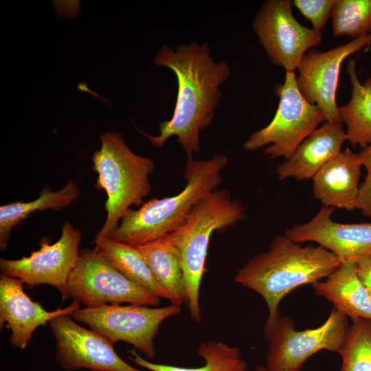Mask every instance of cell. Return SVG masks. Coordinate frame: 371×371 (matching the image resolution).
Segmentation results:
<instances>
[{
  "label": "cell",
  "instance_id": "6da1fadb",
  "mask_svg": "<svg viewBox=\"0 0 371 371\" xmlns=\"http://www.w3.org/2000/svg\"><path fill=\"white\" fill-rule=\"evenodd\" d=\"M154 63L172 70L177 81V95L172 116L159 124V135H150L136 126L153 146L161 148L171 137L193 158L200 150V132L213 121L221 98V85L227 81L231 69L225 61L216 62L207 43L181 44L175 49L163 45Z\"/></svg>",
  "mask_w": 371,
  "mask_h": 371
},
{
  "label": "cell",
  "instance_id": "7a4b0ae2",
  "mask_svg": "<svg viewBox=\"0 0 371 371\" xmlns=\"http://www.w3.org/2000/svg\"><path fill=\"white\" fill-rule=\"evenodd\" d=\"M341 264L322 246H302L285 234H278L267 251L254 255L238 269L234 280L265 300L269 310L265 325H269L280 315L278 306L287 294L326 278Z\"/></svg>",
  "mask_w": 371,
  "mask_h": 371
},
{
  "label": "cell",
  "instance_id": "3957f363",
  "mask_svg": "<svg viewBox=\"0 0 371 371\" xmlns=\"http://www.w3.org/2000/svg\"><path fill=\"white\" fill-rule=\"evenodd\" d=\"M227 164V157L220 155L207 160L188 159L183 190L172 196L151 199L137 210L130 208L108 238L137 246L175 232L186 222L195 204L218 189Z\"/></svg>",
  "mask_w": 371,
  "mask_h": 371
},
{
  "label": "cell",
  "instance_id": "277c9868",
  "mask_svg": "<svg viewBox=\"0 0 371 371\" xmlns=\"http://www.w3.org/2000/svg\"><path fill=\"white\" fill-rule=\"evenodd\" d=\"M100 149L91 156L98 174L95 188L106 192V221L95 238H106L118 226L133 205L140 207L151 189L149 176L154 161L138 155L126 144L120 133L105 132L100 136Z\"/></svg>",
  "mask_w": 371,
  "mask_h": 371
},
{
  "label": "cell",
  "instance_id": "5b68a950",
  "mask_svg": "<svg viewBox=\"0 0 371 371\" xmlns=\"http://www.w3.org/2000/svg\"><path fill=\"white\" fill-rule=\"evenodd\" d=\"M245 217L241 201L228 190L216 189L195 204L186 222L170 233L180 258L190 317L195 322L201 321L199 291L211 236Z\"/></svg>",
  "mask_w": 371,
  "mask_h": 371
},
{
  "label": "cell",
  "instance_id": "8992f818",
  "mask_svg": "<svg viewBox=\"0 0 371 371\" xmlns=\"http://www.w3.org/2000/svg\"><path fill=\"white\" fill-rule=\"evenodd\" d=\"M274 91L280 98L275 116L267 126L253 133L243 147L254 151L271 144L265 155L286 159L326 120L322 110L301 94L294 72H286L284 82L277 85Z\"/></svg>",
  "mask_w": 371,
  "mask_h": 371
},
{
  "label": "cell",
  "instance_id": "52a82bcc",
  "mask_svg": "<svg viewBox=\"0 0 371 371\" xmlns=\"http://www.w3.org/2000/svg\"><path fill=\"white\" fill-rule=\"evenodd\" d=\"M349 326L348 317L335 308L322 325L304 330H296L290 317L279 315L264 329L269 342L267 371H300L306 361L322 350L339 354Z\"/></svg>",
  "mask_w": 371,
  "mask_h": 371
},
{
  "label": "cell",
  "instance_id": "ba28073f",
  "mask_svg": "<svg viewBox=\"0 0 371 371\" xmlns=\"http://www.w3.org/2000/svg\"><path fill=\"white\" fill-rule=\"evenodd\" d=\"M68 297L86 307L122 303L153 306L160 303L159 297L124 276L95 247L80 250L67 283L65 299Z\"/></svg>",
  "mask_w": 371,
  "mask_h": 371
},
{
  "label": "cell",
  "instance_id": "9c48e42d",
  "mask_svg": "<svg viewBox=\"0 0 371 371\" xmlns=\"http://www.w3.org/2000/svg\"><path fill=\"white\" fill-rule=\"evenodd\" d=\"M181 306L164 307L129 304H104L78 308L71 316L114 344L127 342L146 358L155 355L154 339L161 323L180 313Z\"/></svg>",
  "mask_w": 371,
  "mask_h": 371
},
{
  "label": "cell",
  "instance_id": "30bf717a",
  "mask_svg": "<svg viewBox=\"0 0 371 371\" xmlns=\"http://www.w3.org/2000/svg\"><path fill=\"white\" fill-rule=\"evenodd\" d=\"M290 0H265L252 27L260 45L273 64L294 72L304 54L322 41V32L301 25Z\"/></svg>",
  "mask_w": 371,
  "mask_h": 371
},
{
  "label": "cell",
  "instance_id": "8fae6325",
  "mask_svg": "<svg viewBox=\"0 0 371 371\" xmlns=\"http://www.w3.org/2000/svg\"><path fill=\"white\" fill-rule=\"evenodd\" d=\"M81 240V231L65 221L61 236L54 243L43 238L40 249L30 256L16 260L1 258V274L17 278L30 287L53 286L65 299L68 278L78 260Z\"/></svg>",
  "mask_w": 371,
  "mask_h": 371
},
{
  "label": "cell",
  "instance_id": "7c38bea8",
  "mask_svg": "<svg viewBox=\"0 0 371 371\" xmlns=\"http://www.w3.org/2000/svg\"><path fill=\"white\" fill-rule=\"evenodd\" d=\"M371 45V33L363 34L345 45L326 52L309 49L297 69L300 92L323 112L326 122H343L336 102L341 66L349 56Z\"/></svg>",
  "mask_w": 371,
  "mask_h": 371
},
{
  "label": "cell",
  "instance_id": "4fadbf2b",
  "mask_svg": "<svg viewBox=\"0 0 371 371\" xmlns=\"http://www.w3.org/2000/svg\"><path fill=\"white\" fill-rule=\"evenodd\" d=\"M49 324L56 339V361L65 370L144 371L125 362L113 344L77 324L71 315L57 316Z\"/></svg>",
  "mask_w": 371,
  "mask_h": 371
},
{
  "label": "cell",
  "instance_id": "5bb4252c",
  "mask_svg": "<svg viewBox=\"0 0 371 371\" xmlns=\"http://www.w3.org/2000/svg\"><path fill=\"white\" fill-rule=\"evenodd\" d=\"M333 208L323 206L308 221L289 228L285 235L302 243L314 242L335 255L341 262L371 254V222L343 224L333 221Z\"/></svg>",
  "mask_w": 371,
  "mask_h": 371
},
{
  "label": "cell",
  "instance_id": "9a60e30c",
  "mask_svg": "<svg viewBox=\"0 0 371 371\" xmlns=\"http://www.w3.org/2000/svg\"><path fill=\"white\" fill-rule=\"evenodd\" d=\"M23 284L17 278L0 276L1 328L7 323L11 330V345L22 350L27 347L38 326L45 325L57 316L71 315L80 308V304L74 302L64 308L46 311L40 303L32 301L25 293Z\"/></svg>",
  "mask_w": 371,
  "mask_h": 371
},
{
  "label": "cell",
  "instance_id": "2e32d148",
  "mask_svg": "<svg viewBox=\"0 0 371 371\" xmlns=\"http://www.w3.org/2000/svg\"><path fill=\"white\" fill-rule=\"evenodd\" d=\"M362 164L359 153L341 151L313 177V194L323 206L353 211L357 209Z\"/></svg>",
  "mask_w": 371,
  "mask_h": 371
},
{
  "label": "cell",
  "instance_id": "e0dca14e",
  "mask_svg": "<svg viewBox=\"0 0 371 371\" xmlns=\"http://www.w3.org/2000/svg\"><path fill=\"white\" fill-rule=\"evenodd\" d=\"M342 123L325 122L315 129L293 154L278 166L279 179H313L327 162L341 153V146L346 141Z\"/></svg>",
  "mask_w": 371,
  "mask_h": 371
},
{
  "label": "cell",
  "instance_id": "ac0fdd59",
  "mask_svg": "<svg viewBox=\"0 0 371 371\" xmlns=\"http://www.w3.org/2000/svg\"><path fill=\"white\" fill-rule=\"evenodd\" d=\"M312 287L317 295L326 298L335 310L351 319L371 320V297L357 275L355 262H341L324 281Z\"/></svg>",
  "mask_w": 371,
  "mask_h": 371
},
{
  "label": "cell",
  "instance_id": "d6986e66",
  "mask_svg": "<svg viewBox=\"0 0 371 371\" xmlns=\"http://www.w3.org/2000/svg\"><path fill=\"white\" fill-rule=\"evenodd\" d=\"M136 247L144 256L157 281L168 293L171 304L181 306L186 302L180 258L171 234Z\"/></svg>",
  "mask_w": 371,
  "mask_h": 371
},
{
  "label": "cell",
  "instance_id": "ffe728a7",
  "mask_svg": "<svg viewBox=\"0 0 371 371\" xmlns=\"http://www.w3.org/2000/svg\"><path fill=\"white\" fill-rule=\"evenodd\" d=\"M80 190L76 183L69 181L57 191L46 186L39 196L29 202L16 201L0 206V249L6 250L13 227L28 218L36 211L60 210L71 205L80 196Z\"/></svg>",
  "mask_w": 371,
  "mask_h": 371
},
{
  "label": "cell",
  "instance_id": "44dd1931",
  "mask_svg": "<svg viewBox=\"0 0 371 371\" xmlns=\"http://www.w3.org/2000/svg\"><path fill=\"white\" fill-rule=\"evenodd\" d=\"M355 68L356 60L350 59L347 72L352 85L351 98L339 107V112L347 127L346 141L363 149L371 145V76L361 84Z\"/></svg>",
  "mask_w": 371,
  "mask_h": 371
},
{
  "label": "cell",
  "instance_id": "7402d4cb",
  "mask_svg": "<svg viewBox=\"0 0 371 371\" xmlns=\"http://www.w3.org/2000/svg\"><path fill=\"white\" fill-rule=\"evenodd\" d=\"M93 243L95 247L124 276L158 297L169 300L168 293L157 281L136 246L108 237L95 238Z\"/></svg>",
  "mask_w": 371,
  "mask_h": 371
},
{
  "label": "cell",
  "instance_id": "603a6c76",
  "mask_svg": "<svg viewBox=\"0 0 371 371\" xmlns=\"http://www.w3.org/2000/svg\"><path fill=\"white\" fill-rule=\"evenodd\" d=\"M205 360V365L199 368H183L154 363L142 358L135 350L128 351V357L140 367L150 371H246L247 363L242 357L240 350L221 341H203L197 350Z\"/></svg>",
  "mask_w": 371,
  "mask_h": 371
},
{
  "label": "cell",
  "instance_id": "cb8c5ba5",
  "mask_svg": "<svg viewBox=\"0 0 371 371\" xmlns=\"http://www.w3.org/2000/svg\"><path fill=\"white\" fill-rule=\"evenodd\" d=\"M339 355L340 371H371V320L351 319Z\"/></svg>",
  "mask_w": 371,
  "mask_h": 371
},
{
  "label": "cell",
  "instance_id": "d4e9b609",
  "mask_svg": "<svg viewBox=\"0 0 371 371\" xmlns=\"http://www.w3.org/2000/svg\"><path fill=\"white\" fill-rule=\"evenodd\" d=\"M330 16L335 36L371 33V0H335Z\"/></svg>",
  "mask_w": 371,
  "mask_h": 371
},
{
  "label": "cell",
  "instance_id": "484cf974",
  "mask_svg": "<svg viewBox=\"0 0 371 371\" xmlns=\"http://www.w3.org/2000/svg\"><path fill=\"white\" fill-rule=\"evenodd\" d=\"M335 0H294L293 4L309 20L313 30L321 32L330 16Z\"/></svg>",
  "mask_w": 371,
  "mask_h": 371
},
{
  "label": "cell",
  "instance_id": "4316f807",
  "mask_svg": "<svg viewBox=\"0 0 371 371\" xmlns=\"http://www.w3.org/2000/svg\"><path fill=\"white\" fill-rule=\"evenodd\" d=\"M359 155L366 175L360 185L357 209L364 216L371 218V145L363 148Z\"/></svg>",
  "mask_w": 371,
  "mask_h": 371
},
{
  "label": "cell",
  "instance_id": "83f0119b",
  "mask_svg": "<svg viewBox=\"0 0 371 371\" xmlns=\"http://www.w3.org/2000/svg\"><path fill=\"white\" fill-rule=\"evenodd\" d=\"M355 264L357 275L371 297V254L360 258Z\"/></svg>",
  "mask_w": 371,
  "mask_h": 371
},
{
  "label": "cell",
  "instance_id": "f1b7e54d",
  "mask_svg": "<svg viewBox=\"0 0 371 371\" xmlns=\"http://www.w3.org/2000/svg\"><path fill=\"white\" fill-rule=\"evenodd\" d=\"M78 89L79 90L82 91H88V92H90V93H91L92 94H93L95 96L100 98V99L104 100V101L106 102H109L108 101H106V100H104V98H100L98 95H97V94L95 93L94 92L90 91V90L88 89V87H87V83H85V82H81V83H80V84L78 85Z\"/></svg>",
  "mask_w": 371,
  "mask_h": 371
},
{
  "label": "cell",
  "instance_id": "f546056e",
  "mask_svg": "<svg viewBox=\"0 0 371 371\" xmlns=\"http://www.w3.org/2000/svg\"><path fill=\"white\" fill-rule=\"evenodd\" d=\"M256 371H267L266 367L264 366H257L256 368Z\"/></svg>",
  "mask_w": 371,
  "mask_h": 371
}]
</instances>
